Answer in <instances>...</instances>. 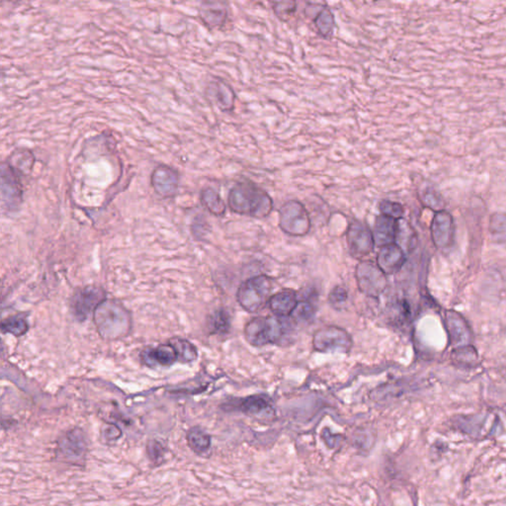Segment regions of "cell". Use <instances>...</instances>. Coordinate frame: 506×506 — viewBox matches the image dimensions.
Returning a JSON list of instances; mask_svg holds the SVG:
<instances>
[{
    "mask_svg": "<svg viewBox=\"0 0 506 506\" xmlns=\"http://www.w3.org/2000/svg\"><path fill=\"white\" fill-rule=\"evenodd\" d=\"M227 203L232 212L254 218L267 217L273 200L264 190L252 182H239L230 189Z\"/></svg>",
    "mask_w": 506,
    "mask_h": 506,
    "instance_id": "cell-1",
    "label": "cell"
},
{
    "mask_svg": "<svg viewBox=\"0 0 506 506\" xmlns=\"http://www.w3.org/2000/svg\"><path fill=\"white\" fill-rule=\"evenodd\" d=\"M89 453V439L80 427H74L62 432L56 441V461L62 464L84 468L86 466Z\"/></svg>",
    "mask_w": 506,
    "mask_h": 506,
    "instance_id": "cell-2",
    "label": "cell"
},
{
    "mask_svg": "<svg viewBox=\"0 0 506 506\" xmlns=\"http://www.w3.org/2000/svg\"><path fill=\"white\" fill-rule=\"evenodd\" d=\"M272 290L271 278L264 275L255 276L240 285L237 291V300L247 312L257 313L269 303Z\"/></svg>",
    "mask_w": 506,
    "mask_h": 506,
    "instance_id": "cell-3",
    "label": "cell"
},
{
    "mask_svg": "<svg viewBox=\"0 0 506 506\" xmlns=\"http://www.w3.org/2000/svg\"><path fill=\"white\" fill-rule=\"evenodd\" d=\"M286 328L284 322L278 317H257L245 327V337L254 347L280 343Z\"/></svg>",
    "mask_w": 506,
    "mask_h": 506,
    "instance_id": "cell-4",
    "label": "cell"
},
{
    "mask_svg": "<svg viewBox=\"0 0 506 506\" xmlns=\"http://www.w3.org/2000/svg\"><path fill=\"white\" fill-rule=\"evenodd\" d=\"M280 227L288 235H304L309 232V215L300 202L291 200L280 209Z\"/></svg>",
    "mask_w": 506,
    "mask_h": 506,
    "instance_id": "cell-5",
    "label": "cell"
},
{
    "mask_svg": "<svg viewBox=\"0 0 506 506\" xmlns=\"http://www.w3.org/2000/svg\"><path fill=\"white\" fill-rule=\"evenodd\" d=\"M1 202L2 208L12 212L18 209L23 201L20 176L6 162L1 164Z\"/></svg>",
    "mask_w": 506,
    "mask_h": 506,
    "instance_id": "cell-6",
    "label": "cell"
},
{
    "mask_svg": "<svg viewBox=\"0 0 506 506\" xmlns=\"http://www.w3.org/2000/svg\"><path fill=\"white\" fill-rule=\"evenodd\" d=\"M313 344L319 352H349L352 347V339L344 330L330 327L315 332Z\"/></svg>",
    "mask_w": 506,
    "mask_h": 506,
    "instance_id": "cell-7",
    "label": "cell"
},
{
    "mask_svg": "<svg viewBox=\"0 0 506 506\" xmlns=\"http://www.w3.org/2000/svg\"><path fill=\"white\" fill-rule=\"evenodd\" d=\"M105 293L101 288L94 286L79 290L72 300V309L74 317L80 322H84L92 310L103 303Z\"/></svg>",
    "mask_w": 506,
    "mask_h": 506,
    "instance_id": "cell-8",
    "label": "cell"
},
{
    "mask_svg": "<svg viewBox=\"0 0 506 506\" xmlns=\"http://www.w3.org/2000/svg\"><path fill=\"white\" fill-rule=\"evenodd\" d=\"M179 174L169 165L160 164L150 175V185L154 192L162 198H172L176 195L179 187Z\"/></svg>",
    "mask_w": 506,
    "mask_h": 506,
    "instance_id": "cell-9",
    "label": "cell"
},
{
    "mask_svg": "<svg viewBox=\"0 0 506 506\" xmlns=\"http://www.w3.org/2000/svg\"><path fill=\"white\" fill-rule=\"evenodd\" d=\"M347 242L350 252L354 257H362L369 254L374 247L373 232L361 222H353L347 232Z\"/></svg>",
    "mask_w": 506,
    "mask_h": 506,
    "instance_id": "cell-10",
    "label": "cell"
},
{
    "mask_svg": "<svg viewBox=\"0 0 506 506\" xmlns=\"http://www.w3.org/2000/svg\"><path fill=\"white\" fill-rule=\"evenodd\" d=\"M358 285L367 295L380 294L385 288L386 278L378 265L363 262L356 269Z\"/></svg>",
    "mask_w": 506,
    "mask_h": 506,
    "instance_id": "cell-11",
    "label": "cell"
},
{
    "mask_svg": "<svg viewBox=\"0 0 506 506\" xmlns=\"http://www.w3.org/2000/svg\"><path fill=\"white\" fill-rule=\"evenodd\" d=\"M432 235L436 247L447 249L454 240V224L447 212H438L433 219Z\"/></svg>",
    "mask_w": 506,
    "mask_h": 506,
    "instance_id": "cell-12",
    "label": "cell"
},
{
    "mask_svg": "<svg viewBox=\"0 0 506 506\" xmlns=\"http://www.w3.org/2000/svg\"><path fill=\"white\" fill-rule=\"evenodd\" d=\"M142 362L147 366L159 365L169 367L179 360V352L174 343L169 342L157 347H149L142 353Z\"/></svg>",
    "mask_w": 506,
    "mask_h": 506,
    "instance_id": "cell-13",
    "label": "cell"
},
{
    "mask_svg": "<svg viewBox=\"0 0 506 506\" xmlns=\"http://www.w3.org/2000/svg\"><path fill=\"white\" fill-rule=\"evenodd\" d=\"M405 262V253L395 242L381 247L377 265L384 274H394L398 272Z\"/></svg>",
    "mask_w": 506,
    "mask_h": 506,
    "instance_id": "cell-14",
    "label": "cell"
},
{
    "mask_svg": "<svg viewBox=\"0 0 506 506\" xmlns=\"http://www.w3.org/2000/svg\"><path fill=\"white\" fill-rule=\"evenodd\" d=\"M398 220L382 214L376 218L374 232H373L375 244L382 247L395 244L398 230Z\"/></svg>",
    "mask_w": 506,
    "mask_h": 506,
    "instance_id": "cell-15",
    "label": "cell"
},
{
    "mask_svg": "<svg viewBox=\"0 0 506 506\" xmlns=\"http://www.w3.org/2000/svg\"><path fill=\"white\" fill-rule=\"evenodd\" d=\"M297 293L294 290L285 289L270 298L269 308L277 317H288L295 312L297 308Z\"/></svg>",
    "mask_w": 506,
    "mask_h": 506,
    "instance_id": "cell-16",
    "label": "cell"
},
{
    "mask_svg": "<svg viewBox=\"0 0 506 506\" xmlns=\"http://www.w3.org/2000/svg\"><path fill=\"white\" fill-rule=\"evenodd\" d=\"M446 325L453 344L468 345L471 339V332L467 322L459 314L448 312L446 314Z\"/></svg>",
    "mask_w": 506,
    "mask_h": 506,
    "instance_id": "cell-17",
    "label": "cell"
},
{
    "mask_svg": "<svg viewBox=\"0 0 506 506\" xmlns=\"http://www.w3.org/2000/svg\"><path fill=\"white\" fill-rule=\"evenodd\" d=\"M199 17L210 29L218 28L225 24L227 10L222 2H203L199 9Z\"/></svg>",
    "mask_w": 506,
    "mask_h": 506,
    "instance_id": "cell-18",
    "label": "cell"
},
{
    "mask_svg": "<svg viewBox=\"0 0 506 506\" xmlns=\"http://www.w3.org/2000/svg\"><path fill=\"white\" fill-rule=\"evenodd\" d=\"M207 94L223 111H229L234 108L235 92L223 80H214L208 85Z\"/></svg>",
    "mask_w": 506,
    "mask_h": 506,
    "instance_id": "cell-19",
    "label": "cell"
},
{
    "mask_svg": "<svg viewBox=\"0 0 506 506\" xmlns=\"http://www.w3.org/2000/svg\"><path fill=\"white\" fill-rule=\"evenodd\" d=\"M6 162L20 177L28 176L33 170L35 155L30 150L16 149L7 157Z\"/></svg>",
    "mask_w": 506,
    "mask_h": 506,
    "instance_id": "cell-20",
    "label": "cell"
},
{
    "mask_svg": "<svg viewBox=\"0 0 506 506\" xmlns=\"http://www.w3.org/2000/svg\"><path fill=\"white\" fill-rule=\"evenodd\" d=\"M239 408L242 412L250 415H272L273 407L271 398L266 395H253L244 398L239 403Z\"/></svg>",
    "mask_w": 506,
    "mask_h": 506,
    "instance_id": "cell-21",
    "label": "cell"
},
{
    "mask_svg": "<svg viewBox=\"0 0 506 506\" xmlns=\"http://www.w3.org/2000/svg\"><path fill=\"white\" fill-rule=\"evenodd\" d=\"M188 447L198 456H206L211 450L212 437L199 427H193L186 433Z\"/></svg>",
    "mask_w": 506,
    "mask_h": 506,
    "instance_id": "cell-22",
    "label": "cell"
},
{
    "mask_svg": "<svg viewBox=\"0 0 506 506\" xmlns=\"http://www.w3.org/2000/svg\"><path fill=\"white\" fill-rule=\"evenodd\" d=\"M201 202L208 211L215 216H222L225 212V204L219 193L213 188H205L201 192Z\"/></svg>",
    "mask_w": 506,
    "mask_h": 506,
    "instance_id": "cell-23",
    "label": "cell"
},
{
    "mask_svg": "<svg viewBox=\"0 0 506 506\" xmlns=\"http://www.w3.org/2000/svg\"><path fill=\"white\" fill-rule=\"evenodd\" d=\"M167 448L160 440L150 439L145 444V455L152 468L160 467L165 463Z\"/></svg>",
    "mask_w": 506,
    "mask_h": 506,
    "instance_id": "cell-24",
    "label": "cell"
},
{
    "mask_svg": "<svg viewBox=\"0 0 506 506\" xmlns=\"http://www.w3.org/2000/svg\"><path fill=\"white\" fill-rule=\"evenodd\" d=\"M315 27L319 33L325 38L332 37L335 27L334 16L327 7H322L314 17Z\"/></svg>",
    "mask_w": 506,
    "mask_h": 506,
    "instance_id": "cell-25",
    "label": "cell"
},
{
    "mask_svg": "<svg viewBox=\"0 0 506 506\" xmlns=\"http://www.w3.org/2000/svg\"><path fill=\"white\" fill-rule=\"evenodd\" d=\"M209 327L214 334H227L230 330V317L229 313L225 310L220 309L216 310L210 317Z\"/></svg>",
    "mask_w": 506,
    "mask_h": 506,
    "instance_id": "cell-26",
    "label": "cell"
},
{
    "mask_svg": "<svg viewBox=\"0 0 506 506\" xmlns=\"http://www.w3.org/2000/svg\"><path fill=\"white\" fill-rule=\"evenodd\" d=\"M451 358L456 365L470 367V366L475 365L478 360V354L475 348L471 345H464V347L456 348Z\"/></svg>",
    "mask_w": 506,
    "mask_h": 506,
    "instance_id": "cell-27",
    "label": "cell"
},
{
    "mask_svg": "<svg viewBox=\"0 0 506 506\" xmlns=\"http://www.w3.org/2000/svg\"><path fill=\"white\" fill-rule=\"evenodd\" d=\"M170 342L174 343L177 352H179L180 362L189 363L197 359V349L191 342L179 337L172 338Z\"/></svg>",
    "mask_w": 506,
    "mask_h": 506,
    "instance_id": "cell-28",
    "label": "cell"
},
{
    "mask_svg": "<svg viewBox=\"0 0 506 506\" xmlns=\"http://www.w3.org/2000/svg\"><path fill=\"white\" fill-rule=\"evenodd\" d=\"M28 328L26 320H24L23 317H16V315L7 317L1 324L2 332L10 333L15 337H21L25 334L28 332Z\"/></svg>",
    "mask_w": 506,
    "mask_h": 506,
    "instance_id": "cell-29",
    "label": "cell"
},
{
    "mask_svg": "<svg viewBox=\"0 0 506 506\" xmlns=\"http://www.w3.org/2000/svg\"><path fill=\"white\" fill-rule=\"evenodd\" d=\"M297 4L294 1L276 2L273 4V10L276 16L282 21H288L295 13Z\"/></svg>",
    "mask_w": 506,
    "mask_h": 506,
    "instance_id": "cell-30",
    "label": "cell"
},
{
    "mask_svg": "<svg viewBox=\"0 0 506 506\" xmlns=\"http://www.w3.org/2000/svg\"><path fill=\"white\" fill-rule=\"evenodd\" d=\"M379 209L381 214L385 216L394 218L395 220H400L403 215V209L402 205L398 203L384 200L380 203Z\"/></svg>",
    "mask_w": 506,
    "mask_h": 506,
    "instance_id": "cell-31",
    "label": "cell"
},
{
    "mask_svg": "<svg viewBox=\"0 0 506 506\" xmlns=\"http://www.w3.org/2000/svg\"><path fill=\"white\" fill-rule=\"evenodd\" d=\"M348 299L347 291L342 286L335 287L328 296V300L333 305L345 304Z\"/></svg>",
    "mask_w": 506,
    "mask_h": 506,
    "instance_id": "cell-32",
    "label": "cell"
}]
</instances>
